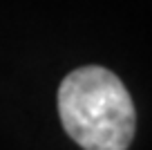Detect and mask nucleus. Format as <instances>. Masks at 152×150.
<instances>
[{"label": "nucleus", "instance_id": "1", "mask_svg": "<svg viewBox=\"0 0 152 150\" xmlns=\"http://www.w3.org/2000/svg\"><path fill=\"white\" fill-rule=\"evenodd\" d=\"M58 114L65 132L83 150H128L137 132L132 96L103 65H83L63 79Z\"/></svg>", "mask_w": 152, "mask_h": 150}]
</instances>
